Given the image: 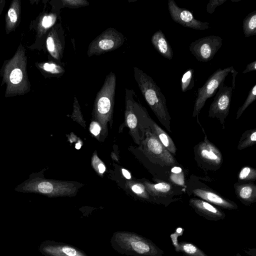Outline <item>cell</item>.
I'll return each instance as SVG.
<instances>
[{
  "mask_svg": "<svg viewBox=\"0 0 256 256\" xmlns=\"http://www.w3.org/2000/svg\"><path fill=\"white\" fill-rule=\"evenodd\" d=\"M58 44L55 42L54 38L49 36L46 39V46L48 52L54 58H57L58 56Z\"/></svg>",
  "mask_w": 256,
  "mask_h": 256,
  "instance_id": "cell-28",
  "label": "cell"
},
{
  "mask_svg": "<svg viewBox=\"0 0 256 256\" xmlns=\"http://www.w3.org/2000/svg\"><path fill=\"white\" fill-rule=\"evenodd\" d=\"M171 172L170 178L172 182L184 186V180L182 168L180 167L174 166L171 169Z\"/></svg>",
  "mask_w": 256,
  "mask_h": 256,
  "instance_id": "cell-26",
  "label": "cell"
},
{
  "mask_svg": "<svg viewBox=\"0 0 256 256\" xmlns=\"http://www.w3.org/2000/svg\"><path fill=\"white\" fill-rule=\"evenodd\" d=\"M144 184L149 194L154 198H158L156 203L164 204L166 206L174 201L172 198L176 194L171 184L166 182L156 184L144 182Z\"/></svg>",
  "mask_w": 256,
  "mask_h": 256,
  "instance_id": "cell-15",
  "label": "cell"
},
{
  "mask_svg": "<svg viewBox=\"0 0 256 256\" xmlns=\"http://www.w3.org/2000/svg\"><path fill=\"white\" fill-rule=\"evenodd\" d=\"M64 4L68 6L78 8L88 4L87 1L84 0H63Z\"/></svg>",
  "mask_w": 256,
  "mask_h": 256,
  "instance_id": "cell-32",
  "label": "cell"
},
{
  "mask_svg": "<svg viewBox=\"0 0 256 256\" xmlns=\"http://www.w3.org/2000/svg\"><path fill=\"white\" fill-rule=\"evenodd\" d=\"M134 77L148 104L159 122L166 130H170L171 117L166 104V99L160 88L153 79L142 70L134 68Z\"/></svg>",
  "mask_w": 256,
  "mask_h": 256,
  "instance_id": "cell-2",
  "label": "cell"
},
{
  "mask_svg": "<svg viewBox=\"0 0 256 256\" xmlns=\"http://www.w3.org/2000/svg\"><path fill=\"white\" fill-rule=\"evenodd\" d=\"M149 127L151 131L169 152L172 155H176L177 148L170 136L152 119L150 120Z\"/></svg>",
  "mask_w": 256,
  "mask_h": 256,
  "instance_id": "cell-18",
  "label": "cell"
},
{
  "mask_svg": "<svg viewBox=\"0 0 256 256\" xmlns=\"http://www.w3.org/2000/svg\"><path fill=\"white\" fill-rule=\"evenodd\" d=\"M231 72L232 74L233 79H232V88L234 89L235 88V78L236 74H238V72H236L234 68L232 70Z\"/></svg>",
  "mask_w": 256,
  "mask_h": 256,
  "instance_id": "cell-38",
  "label": "cell"
},
{
  "mask_svg": "<svg viewBox=\"0 0 256 256\" xmlns=\"http://www.w3.org/2000/svg\"><path fill=\"white\" fill-rule=\"evenodd\" d=\"M191 192L194 196L220 208L228 210H236L238 208V205L234 202L208 188L198 186L193 188Z\"/></svg>",
  "mask_w": 256,
  "mask_h": 256,
  "instance_id": "cell-13",
  "label": "cell"
},
{
  "mask_svg": "<svg viewBox=\"0 0 256 256\" xmlns=\"http://www.w3.org/2000/svg\"><path fill=\"white\" fill-rule=\"evenodd\" d=\"M194 85V70L190 68L182 75L181 78L180 88L182 92L192 89Z\"/></svg>",
  "mask_w": 256,
  "mask_h": 256,
  "instance_id": "cell-23",
  "label": "cell"
},
{
  "mask_svg": "<svg viewBox=\"0 0 256 256\" xmlns=\"http://www.w3.org/2000/svg\"><path fill=\"white\" fill-rule=\"evenodd\" d=\"M90 132L97 138H100L102 132V128L100 124L96 120L92 121L90 126Z\"/></svg>",
  "mask_w": 256,
  "mask_h": 256,
  "instance_id": "cell-30",
  "label": "cell"
},
{
  "mask_svg": "<svg viewBox=\"0 0 256 256\" xmlns=\"http://www.w3.org/2000/svg\"><path fill=\"white\" fill-rule=\"evenodd\" d=\"M256 144V128L246 130L242 135L237 146L238 150H242Z\"/></svg>",
  "mask_w": 256,
  "mask_h": 256,
  "instance_id": "cell-21",
  "label": "cell"
},
{
  "mask_svg": "<svg viewBox=\"0 0 256 256\" xmlns=\"http://www.w3.org/2000/svg\"><path fill=\"white\" fill-rule=\"evenodd\" d=\"M122 172L123 176H124L128 180L131 179V174L126 170L124 168H122Z\"/></svg>",
  "mask_w": 256,
  "mask_h": 256,
  "instance_id": "cell-37",
  "label": "cell"
},
{
  "mask_svg": "<svg viewBox=\"0 0 256 256\" xmlns=\"http://www.w3.org/2000/svg\"><path fill=\"white\" fill-rule=\"evenodd\" d=\"M55 18L52 15L44 16L42 22V25L44 28L50 27L54 22Z\"/></svg>",
  "mask_w": 256,
  "mask_h": 256,
  "instance_id": "cell-34",
  "label": "cell"
},
{
  "mask_svg": "<svg viewBox=\"0 0 256 256\" xmlns=\"http://www.w3.org/2000/svg\"><path fill=\"white\" fill-rule=\"evenodd\" d=\"M110 243L116 252L128 256H162L164 254L151 240L134 232H116Z\"/></svg>",
  "mask_w": 256,
  "mask_h": 256,
  "instance_id": "cell-3",
  "label": "cell"
},
{
  "mask_svg": "<svg viewBox=\"0 0 256 256\" xmlns=\"http://www.w3.org/2000/svg\"><path fill=\"white\" fill-rule=\"evenodd\" d=\"M256 180V170L250 166H244L240 170L238 182H252Z\"/></svg>",
  "mask_w": 256,
  "mask_h": 256,
  "instance_id": "cell-22",
  "label": "cell"
},
{
  "mask_svg": "<svg viewBox=\"0 0 256 256\" xmlns=\"http://www.w3.org/2000/svg\"><path fill=\"white\" fill-rule=\"evenodd\" d=\"M232 91V87L224 85V82L221 84L208 110V117L218 119L223 129L225 120L229 114Z\"/></svg>",
  "mask_w": 256,
  "mask_h": 256,
  "instance_id": "cell-9",
  "label": "cell"
},
{
  "mask_svg": "<svg viewBox=\"0 0 256 256\" xmlns=\"http://www.w3.org/2000/svg\"><path fill=\"white\" fill-rule=\"evenodd\" d=\"M256 99V84L252 87L250 90L248 96L243 104L238 108L236 114V119H238L243 114L246 109L254 102Z\"/></svg>",
  "mask_w": 256,
  "mask_h": 256,
  "instance_id": "cell-25",
  "label": "cell"
},
{
  "mask_svg": "<svg viewBox=\"0 0 256 256\" xmlns=\"http://www.w3.org/2000/svg\"><path fill=\"white\" fill-rule=\"evenodd\" d=\"M128 186L140 198L148 200L150 199V195L144 184L138 182H130L128 183Z\"/></svg>",
  "mask_w": 256,
  "mask_h": 256,
  "instance_id": "cell-24",
  "label": "cell"
},
{
  "mask_svg": "<svg viewBox=\"0 0 256 256\" xmlns=\"http://www.w3.org/2000/svg\"><path fill=\"white\" fill-rule=\"evenodd\" d=\"M227 0H210L206 5V12L210 14H212L214 12L216 8L222 5Z\"/></svg>",
  "mask_w": 256,
  "mask_h": 256,
  "instance_id": "cell-31",
  "label": "cell"
},
{
  "mask_svg": "<svg viewBox=\"0 0 256 256\" xmlns=\"http://www.w3.org/2000/svg\"><path fill=\"white\" fill-rule=\"evenodd\" d=\"M145 155L162 166H175L176 160L161 144L150 127L144 131L140 144Z\"/></svg>",
  "mask_w": 256,
  "mask_h": 256,
  "instance_id": "cell-5",
  "label": "cell"
},
{
  "mask_svg": "<svg viewBox=\"0 0 256 256\" xmlns=\"http://www.w3.org/2000/svg\"><path fill=\"white\" fill-rule=\"evenodd\" d=\"M8 20L10 24H14L18 20V12L16 8H10L8 12Z\"/></svg>",
  "mask_w": 256,
  "mask_h": 256,
  "instance_id": "cell-35",
  "label": "cell"
},
{
  "mask_svg": "<svg viewBox=\"0 0 256 256\" xmlns=\"http://www.w3.org/2000/svg\"><path fill=\"white\" fill-rule=\"evenodd\" d=\"M92 164L98 174L102 176L105 172L106 168L104 164L96 154H94L92 156Z\"/></svg>",
  "mask_w": 256,
  "mask_h": 256,
  "instance_id": "cell-27",
  "label": "cell"
},
{
  "mask_svg": "<svg viewBox=\"0 0 256 256\" xmlns=\"http://www.w3.org/2000/svg\"><path fill=\"white\" fill-rule=\"evenodd\" d=\"M234 68L233 66H231L224 69H218L210 75L202 86L198 89L192 112L193 117L198 116L206 100L216 94L221 84L224 82L226 76Z\"/></svg>",
  "mask_w": 256,
  "mask_h": 256,
  "instance_id": "cell-7",
  "label": "cell"
},
{
  "mask_svg": "<svg viewBox=\"0 0 256 256\" xmlns=\"http://www.w3.org/2000/svg\"><path fill=\"white\" fill-rule=\"evenodd\" d=\"M194 159L199 167L205 170H217L222 166L223 158L219 149L207 138L204 133L203 141L194 148Z\"/></svg>",
  "mask_w": 256,
  "mask_h": 256,
  "instance_id": "cell-6",
  "label": "cell"
},
{
  "mask_svg": "<svg viewBox=\"0 0 256 256\" xmlns=\"http://www.w3.org/2000/svg\"><path fill=\"white\" fill-rule=\"evenodd\" d=\"M116 85V76L111 72L106 76L104 83L98 92L94 106V116L102 128L101 134L106 136L108 132V123L112 118Z\"/></svg>",
  "mask_w": 256,
  "mask_h": 256,
  "instance_id": "cell-4",
  "label": "cell"
},
{
  "mask_svg": "<svg viewBox=\"0 0 256 256\" xmlns=\"http://www.w3.org/2000/svg\"><path fill=\"white\" fill-rule=\"evenodd\" d=\"M44 170L30 174L29 178L18 185L15 190L42 194L49 198L73 196L82 186L76 182L46 179L44 176Z\"/></svg>",
  "mask_w": 256,
  "mask_h": 256,
  "instance_id": "cell-1",
  "label": "cell"
},
{
  "mask_svg": "<svg viewBox=\"0 0 256 256\" xmlns=\"http://www.w3.org/2000/svg\"><path fill=\"white\" fill-rule=\"evenodd\" d=\"M242 29L245 37L256 35V10L250 12L244 19Z\"/></svg>",
  "mask_w": 256,
  "mask_h": 256,
  "instance_id": "cell-20",
  "label": "cell"
},
{
  "mask_svg": "<svg viewBox=\"0 0 256 256\" xmlns=\"http://www.w3.org/2000/svg\"><path fill=\"white\" fill-rule=\"evenodd\" d=\"M222 39L212 35L199 38L192 42L189 50L196 59L201 62L211 60L222 46Z\"/></svg>",
  "mask_w": 256,
  "mask_h": 256,
  "instance_id": "cell-10",
  "label": "cell"
},
{
  "mask_svg": "<svg viewBox=\"0 0 256 256\" xmlns=\"http://www.w3.org/2000/svg\"><path fill=\"white\" fill-rule=\"evenodd\" d=\"M22 78V72L19 68H15L12 70L10 76V81L14 84L20 83Z\"/></svg>",
  "mask_w": 256,
  "mask_h": 256,
  "instance_id": "cell-29",
  "label": "cell"
},
{
  "mask_svg": "<svg viewBox=\"0 0 256 256\" xmlns=\"http://www.w3.org/2000/svg\"><path fill=\"white\" fill-rule=\"evenodd\" d=\"M38 250L44 256H88L79 248L51 240L42 242L38 247Z\"/></svg>",
  "mask_w": 256,
  "mask_h": 256,
  "instance_id": "cell-12",
  "label": "cell"
},
{
  "mask_svg": "<svg viewBox=\"0 0 256 256\" xmlns=\"http://www.w3.org/2000/svg\"><path fill=\"white\" fill-rule=\"evenodd\" d=\"M256 70V60L249 63L246 66V69L242 72L243 74Z\"/></svg>",
  "mask_w": 256,
  "mask_h": 256,
  "instance_id": "cell-36",
  "label": "cell"
},
{
  "mask_svg": "<svg viewBox=\"0 0 256 256\" xmlns=\"http://www.w3.org/2000/svg\"><path fill=\"white\" fill-rule=\"evenodd\" d=\"M176 250L186 256H208L204 251L192 243L181 242L175 247Z\"/></svg>",
  "mask_w": 256,
  "mask_h": 256,
  "instance_id": "cell-19",
  "label": "cell"
},
{
  "mask_svg": "<svg viewBox=\"0 0 256 256\" xmlns=\"http://www.w3.org/2000/svg\"><path fill=\"white\" fill-rule=\"evenodd\" d=\"M42 68L44 70L54 74L58 73L62 70L60 67L53 63H45Z\"/></svg>",
  "mask_w": 256,
  "mask_h": 256,
  "instance_id": "cell-33",
  "label": "cell"
},
{
  "mask_svg": "<svg viewBox=\"0 0 256 256\" xmlns=\"http://www.w3.org/2000/svg\"><path fill=\"white\" fill-rule=\"evenodd\" d=\"M151 42L154 48L160 55L169 60H172V48L161 30H158L153 34Z\"/></svg>",
  "mask_w": 256,
  "mask_h": 256,
  "instance_id": "cell-17",
  "label": "cell"
},
{
  "mask_svg": "<svg viewBox=\"0 0 256 256\" xmlns=\"http://www.w3.org/2000/svg\"><path fill=\"white\" fill-rule=\"evenodd\" d=\"M123 35L112 28H108L97 36L90 44L88 50L89 56L100 55L113 50L122 44Z\"/></svg>",
  "mask_w": 256,
  "mask_h": 256,
  "instance_id": "cell-8",
  "label": "cell"
},
{
  "mask_svg": "<svg viewBox=\"0 0 256 256\" xmlns=\"http://www.w3.org/2000/svg\"><path fill=\"white\" fill-rule=\"evenodd\" d=\"M168 10L172 20L184 27L196 30H208L209 23L196 19L192 13L180 8L174 0H168Z\"/></svg>",
  "mask_w": 256,
  "mask_h": 256,
  "instance_id": "cell-11",
  "label": "cell"
},
{
  "mask_svg": "<svg viewBox=\"0 0 256 256\" xmlns=\"http://www.w3.org/2000/svg\"><path fill=\"white\" fill-rule=\"evenodd\" d=\"M236 195L245 206L256 202V186L252 182H238L234 184Z\"/></svg>",
  "mask_w": 256,
  "mask_h": 256,
  "instance_id": "cell-16",
  "label": "cell"
},
{
  "mask_svg": "<svg viewBox=\"0 0 256 256\" xmlns=\"http://www.w3.org/2000/svg\"><path fill=\"white\" fill-rule=\"evenodd\" d=\"M188 204L197 214L207 220L218 221L226 217L225 213L220 208L200 198H190Z\"/></svg>",
  "mask_w": 256,
  "mask_h": 256,
  "instance_id": "cell-14",
  "label": "cell"
}]
</instances>
